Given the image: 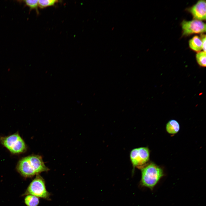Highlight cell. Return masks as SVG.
<instances>
[{
    "instance_id": "1",
    "label": "cell",
    "mask_w": 206,
    "mask_h": 206,
    "mask_svg": "<svg viewBox=\"0 0 206 206\" xmlns=\"http://www.w3.org/2000/svg\"><path fill=\"white\" fill-rule=\"evenodd\" d=\"M16 169L21 175L25 177H32L49 170L45 165L41 157L37 155H29L21 159L17 164Z\"/></svg>"
},
{
    "instance_id": "2",
    "label": "cell",
    "mask_w": 206,
    "mask_h": 206,
    "mask_svg": "<svg viewBox=\"0 0 206 206\" xmlns=\"http://www.w3.org/2000/svg\"><path fill=\"white\" fill-rule=\"evenodd\" d=\"M139 169L141 173L140 185L152 190L164 175L162 169L153 163L144 165Z\"/></svg>"
},
{
    "instance_id": "3",
    "label": "cell",
    "mask_w": 206,
    "mask_h": 206,
    "mask_svg": "<svg viewBox=\"0 0 206 206\" xmlns=\"http://www.w3.org/2000/svg\"><path fill=\"white\" fill-rule=\"evenodd\" d=\"M0 142L10 152L13 154H19L25 152L26 145L18 133L0 138Z\"/></svg>"
},
{
    "instance_id": "4",
    "label": "cell",
    "mask_w": 206,
    "mask_h": 206,
    "mask_svg": "<svg viewBox=\"0 0 206 206\" xmlns=\"http://www.w3.org/2000/svg\"><path fill=\"white\" fill-rule=\"evenodd\" d=\"M25 194L33 195L47 200L50 199V194L46 189L45 181L39 174L36 175L30 183Z\"/></svg>"
},
{
    "instance_id": "5",
    "label": "cell",
    "mask_w": 206,
    "mask_h": 206,
    "mask_svg": "<svg viewBox=\"0 0 206 206\" xmlns=\"http://www.w3.org/2000/svg\"><path fill=\"white\" fill-rule=\"evenodd\" d=\"M150 153L147 147H140L133 149L130 154V159L133 167L139 169L144 165L149 160Z\"/></svg>"
},
{
    "instance_id": "6",
    "label": "cell",
    "mask_w": 206,
    "mask_h": 206,
    "mask_svg": "<svg viewBox=\"0 0 206 206\" xmlns=\"http://www.w3.org/2000/svg\"><path fill=\"white\" fill-rule=\"evenodd\" d=\"M181 25L183 36L206 32V24L201 21L195 19L190 21L183 20Z\"/></svg>"
},
{
    "instance_id": "7",
    "label": "cell",
    "mask_w": 206,
    "mask_h": 206,
    "mask_svg": "<svg viewBox=\"0 0 206 206\" xmlns=\"http://www.w3.org/2000/svg\"><path fill=\"white\" fill-rule=\"evenodd\" d=\"M206 1L199 0L189 9L194 19L200 21L206 20Z\"/></svg>"
},
{
    "instance_id": "8",
    "label": "cell",
    "mask_w": 206,
    "mask_h": 206,
    "mask_svg": "<svg viewBox=\"0 0 206 206\" xmlns=\"http://www.w3.org/2000/svg\"><path fill=\"white\" fill-rule=\"evenodd\" d=\"M189 44L190 48L195 52H199L202 49L201 39L198 36H195L191 38L189 41Z\"/></svg>"
},
{
    "instance_id": "9",
    "label": "cell",
    "mask_w": 206,
    "mask_h": 206,
    "mask_svg": "<svg viewBox=\"0 0 206 206\" xmlns=\"http://www.w3.org/2000/svg\"><path fill=\"white\" fill-rule=\"evenodd\" d=\"M180 129V125L175 120H171L169 121L166 125V130L170 134H175L177 133Z\"/></svg>"
},
{
    "instance_id": "10",
    "label": "cell",
    "mask_w": 206,
    "mask_h": 206,
    "mask_svg": "<svg viewBox=\"0 0 206 206\" xmlns=\"http://www.w3.org/2000/svg\"><path fill=\"white\" fill-rule=\"evenodd\" d=\"M25 202L27 206H37L39 203V199L37 197L29 195L25 198Z\"/></svg>"
},
{
    "instance_id": "11",
    "label": "cell",
    "mask_w": 206,
    "mask_h": 206,
    "mask_svg": "<svg viewBox=\"0 0 206 206\" xmlns=\"http://www.w3.org/2000/svg\"><path fill=\"white\" fill-rule=\"evenodd\" d=\"M206 52L203 51L198 52L196 55V59L198 64L202 67L206 66Z\"/></svg>"
},
{
    "instance_id": "12",
    "label": "cell",
    "mask_w": 206,
    "mask_h": 206,
    "mask_svg": "<svg viewBox=\"0 0 206 206\" xmlns=\"http://www.w3.org/2000/svg\"><path fill=\"white\" fill-rule=\"evenodd\" d=\"M59 1L56 0H39L38 1V6L43 9L54 5Z\"/></svg>"
},
{
    "instance_id": "13",
    "label": "cell",
    "mask_w": 206,
    "mask_h": 206,
    "mask_svg": "<svg viewBox=\"0 0 206 206\" xmlns=\"http://www.w3.org/2000/svg\"><path fill=\"white\" fill-rule=\"evenodd\" d=\"M38 0H26L24 1L26 5L29 7L30 9H35L37 14L39 13L38 11Z\"/></svg>"
},
{
    "instance_id": "14",
    "label": "cell",
    "mask_w": 206,
    "mask_h": 206,
    "mask_svg": "<svg viewBox=\"0 0 206 206\" xmlns=\"http://www.w3.org/2000/svg\"><path fill=\"white\" fill-rule=\"evenodd\" d=\"M202 44V49L203 51L206 52V35H202L201 36Z\"/></svg>"
},
{
    "instance_id": "15",
    "label": "cell",
    "mask_w": 206,
    "mask_h": 206,
    "mask_svg": "<svg viewBox=\"0 0 206 206\" xmlns=\"http://www.w3.org/2000/svg\"><path fill=\"white\" fill-rule=\"evenodd\" d=\"M114 29V27H113L112 29V30H113V29Z\"/></svg>"
}]
</instances>
